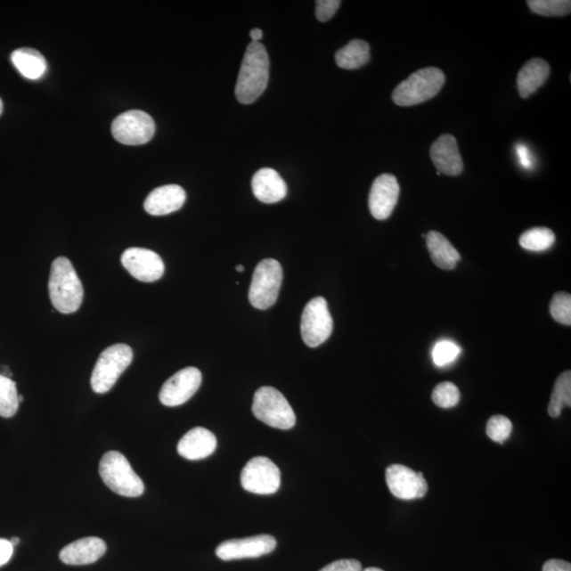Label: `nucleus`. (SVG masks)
I'll return each mask as SVG.
<instances>
[{"instance_id":"f257e3e1","label":"nucleus","mask_w":571,"mask_h":571,"mask_svg":"<svg viewBox=\"0 0 571 571\" xmlns=\"http://www.w3.org/2000/svg\"><path fill=\"white\" fill-rule=\"evenodd\" d=\"M269 69V55L264 45H249L235 87V95L240 103L252 104L261 97L268 86Z\"/></svg>"},{"instance_id":"f03ea898","label":"nucleus","mask_w":571,"mask_h":571,"mask_svg":"<svg viewBox=\"0 0 571 571\" xmlns=\"http://www.w3.org/2000/svg\"><path fill=\"white\" fill-rule=\"evenodd\" d=\"M49 296L54 308L61 314L76 313L81 307L84 290L81 280L69 259L55 258L51 265Z\"/></svg>"},{"instance_id":"7ed1b4c3","label":"nucleus","mask_w":571,"mask_h":571,"mask_svg":"<svg viewBox=\"0 0 571 571\" xmlns=\"http://www.w3.org/2000/svg\"><path fill=\"white\" fill-rule=\"evenodd\" d=\"M99 472L104 484L115 494L126 497L143 494L145 487L143 479L120 452L110 451L102 457Z\"/></svg>"},{"instance_id":"20e7f679","label":"nucleus","mask_w":571,"mask_h":571,"mask_svg":"<svg viewBox=\"0 0 571 571\" xmlns=\"http://www.w3.org/2000/svg\"><path fill=\"white\" fill-rule=\"evenodd\" d=\"M445 81V73L435 67L417 70L401 82L393 93L396 105L414 106L437 95Z\"/></svg>"},{"instance_id":"39448f33","label":"nucleus","mask_w":571,"mask_h":571,"mask_svg":"<svg viewBox=\"0 0 571 571\" xmlns=\"http://www.w3.org/2000/svg\"><path fill=\"white\" fill-rule=\"evenodd\" d=\"M133 358V349L126 344H115L106 348L95 363L90 379L94 392H110L115 387L118 379L132 364Z\"/></svg>"},{"instance_id":"423d86ee","label":"nucleus","mask_w":571,"mask_h":571,"mask_svg":"<svg viewBox=\"0 0 571 571\" xmlns=\"http://www.w3.org/2000/svg\"><path fill=\"white\" fill-rule=\"evenodd\" d=\"M252 412L265 425L290 429L296 426L297 417L290 403L278 389L264 387L254 395Z\"/></svg>"},{"instance_id":"0eeeda50","label":"nucleus","mask_w":571,"mask_h":571,"mask_svg":"<svg viewBox=\"0 0 571 571\" xmlns=\"http://www.w3.org/2000/svg\"><path fill=\"white\" fill-rule=\"evenodd\" d=\"M282 281V268L273 258L264 259L254 271L249 301L253 307L265 310L273 306Z\"/></svg>"},{"instance_id":"6e6552de","label":"nucleus","mask_w":571,"mask_h":571,"mask_svg":"<svg viewBox=\"0 0 571 571\" xmlns=\"http://www.w3.org/2000/svg\"><path fill=\"white\" fill-rule=\"evenodd\" d=\"M241 482L242 488L251 494H274L281 487V471L268 457H254L242 469Z\"/></svg>"},{"instance_id":"1a4fd4ad","label":"nucleus","mask_w":571,"mask_h":571,"mask_svg":"<svg viewBox=\"0 0 571 571\" xmlns=\"http://www.w3.org/2000/svg\"><path fill=\"white\" fill-rule=\"evenodd\" d=\"M333 322L326 299L322 297L311 299L305 307L301 321V332L305 344L318 347L330 339Z\"/></svg>"},{"instance_id":"9d476101","label":"nucleus","mask_w":571,"mask_h":571,"mask_svg":"<svg viewBox=\"0 0 571 571\" xmlns=\"http://www.w3.org/2000/svg\"><path fill=\"white\" fill-rule=\"evenodd\" d=\"M112 135L122 144L143 145L150 143L156 132L155 121L141 110H129L118 116L111 126Z\"/></svg>"},{"instance_id":"9b49d317","label":"nucleus","mask_w":571,"mask_h":571,"mask_svg":"<svg viewBox=\"0 0 571 571\" xmlns=\"http://www.w3.org/2000/svg\"><path fill=\"white\" fill-rule=\"evenodd\" d=\"M386 478L389 491L397 499L412 501L428 494V485L423 474L404 465L389 466Z\"/></svg>"},{"instance_id":"f8f14e48","label":"nucleus","mask_w":571,"mask_h":571,"mask_svg":"<svg viewBox=\"0 0 571 571\" xmlns=\"http://www.w3.org/2000/svg\"><path fill=\"white\" fill-rule=\"evenodd\" d=\"M201 371L196 367H186L163 384L159 394L161 404L166 406H179L189 401L200 389Z\"/></svg>"},{"instance_id":"ddd939ff","label":"nucleus","mask_w":571,"mask_h":571,"mask_svg":"<svg viewBox=\"0 0 571 571\" xmlns=\"http://www.w3.org/2000/svg\"><path fill=\"white\" fill-rule=\"evenodd\" d=\"M121 262L129 274L144 282L160 280L166 270L159 254L144 248L127 249L122 254Z\"/></svg>"},{"instance_id":"4468645a","label":"nucleus","mask_w":571,"mask_h":571,"mask_svg":"<svg viewBox=\"0 0 571 571\" xmlns=\"http://www.w3.org/2000/svg\"><path fill=\"white\" fill-rule=\"evenodd\" d=\"M276 545L278 542H276L274 536L269 534L229 540L224 541L216 548V556L223 561L259 558L269 555L275 550Z\"/></svg>"},{"instance_id":"2eb2a0df","label":"nucleus","mask_w":571,"mask_h":571,"mask_svg":"<svg viewBox=\"0 0 571 571\" xmlns=\"http://www.w3.org/2000/svg\"><path fill=\"white\" fill-rule=\"evenodd\" d=\"M400 194L397 178L391 174H382L371 185L369 206L376 219L384 220L391 216Z\"/></svg>"},{"instance_id":"dca6fc26","label":"nucleus","mask_w":571,"mask_h":571,"mask_svg":"<svg viewBox=\"0 0 571 571\" xmlns=\"http://www.w3.org/2000/svg\"><path fill=\"white\" fill-rule=\"evenodd\" d=\"M429 156L440 174L458 176L463 169V162L458 150L457 140L452 135H443L429 150Z\"/></svg>"},{"instance_id":"f3484780","label":"nucleus","mask_w":571,"mask_h":571,"mask_svg":"<svg viewBox=\"0 0 571 571\" xmlns=\"http://www.w3.org/2000/svg\"><path fill=\"white\" fill-rule=\"evenodd\" d=\"M185 200V191L181 186L163 185L151 192L144 201V208L152 216H163L180 210Z\"/></svg>"},{"instance_id":"a211bd4d","label":"nucleus","mask_w":571,"mask_h":571,"mask_svg":"<svg viewBox=\"0 0 571 571\" xmlns=\"http://www.w3.org/2000/svg\"><path fill=\"white\" fill-rule=\"evenodd\" d=\"M217 439L205 428H194L180 439L178 453L189 461H200L211 456L216 450Z\"/></svg>"},{"instance_id":"6ab92c4d","label":"nucleus","mask_w":571,"mask_h":571,"mask_svg":"<svg viewBox=\"0 0 571 571\" xmlns=\"http://www.w3.org/2000/svg\"><path fill=\"white\" fill-rule=\"evenodd\" d=\"M105 542L94 536L71 542L60 552L61 561L67 565H88L105 555Z\"/></svg>"},{"instance_id":"aec40b11","label":"nucleus","mask_w":571,"mask_h":571,"mask_svg":"<svg viewBox=\"0 0 571 571\" xmlns=\"http://www.w3.org/2000/svg\"><path fill=\"white\" fill-rule=\"evenodd\" d=\"M254 196L264 203L279 202L287 196V185L281 175L273 168L259 169L252 178Z\"/></svg>"},{"instance_id":"412c9836","label":"nucleus","mask_w":571,"mask_h":571,"mask_svg":"<svg viewBox=\"0 0 571 571\" xmlns=\"http://www.w3.org/2000/svg\"><path fill=\"white\" fill-rule=\"evenodd\" d=\"M551 66L542 59H533L526 63L518 75V89L521 98L527 99L544 85L550 77Z\"/></svg>"},{"instance_id":"4be33fe9","label":"nucleus","mask_w":571,"mask_h":571,"mask_svg":"<svg viewBox=\"0 0 571 571\" xmlns=\"http://www.w3.org/2000/svg\"><path fill=\"white\" fill-rule=\"evenodd\" d=\"M426 240L434 264L440 269L453 270L461 261V254L453 245L436 231L428 232Z\"/></svg>"},{"instance_id":"5701e85b","label":"nucleus","mask_w":571,"mask_h":571,"mask_svg":"<svg viewBox=\"0 0 571 571\" xmlns=\"http://www.w3.org/2000/svg\"><path fill=\"white\" fill-rule=\"evenodd\" d=\"M11 60L16 69L28 80H38L47 70V61L37 50L21 48L14 51Z\"/></svg>"},{"instance_id":"b1692460","label":"nucleus","mask_w":571,"mask_h":571,"mask_svg":"<svg viewBox=\"0 0 571 571\" xmlns=\"http://www.w3.org/2000/svg\"><path fill=\"white\" fill-rule=\"evenodd\" d=\"M370 59V45L362 39H353L336 54L337 65L347 70L358 69L369 63Z\"/></svg>"},{"instance_id":"393cba45","label":"nucleus","mask_w":571,"mask_h":571,"mask_svg":"<svg viewBox=\"0 0 571 571\" xmlns=\"http://www.w3.org/2000/svg\"><path fill=\"white\" fill-rule=\"evenodd\" d=\"M571 405V372L564 371L559 376L553 387L550 406H548V414L553 418L561 415L564 408H570Z\"/></svg>"},{"instance_id":"a878e982","label":"nucleus","mask_w":571,"mask_h":571,"mask_svg":"<svg viewBox=\"0 0 571 571\" xmlns=\"http://www.w3.org/2000/svg\"><path fill=\"white\" fill-rule=\"evenodd\" d=\"M556 241L553 231L548 228H534L524 232L519 239V245L525 250L541 252L548 250Z\"/></svg>"},{"instance_id":"bb28decb","label":"nucleus","mask_w":571,"mask_h":571,"mask_svg":"<svg viewBox=\"0 0 571 571\" xmlns=\"http://www.w3.org/2000/svg\"><path fill=\"white\" fill-rule=\"evenodd\" d=\"M19 394L12 379L0 375V416L11 418L19 410Z\"/></svg>"},{"instance_id":"cd10ccee","label":"nucleus","mask_w":571,"mask_h":571,"mask_svg":"<svg viewBox=\"0 0 571 571\" xmlns=\"http://www.w3.org/2000/svg\"><path fill=\"white\" fill-rule=\"evenodd\" d=\"M528 7L542 16H565L570 14L569 0H528Z\"/></svg>"},{"instance_id":"c85d7f7f","label":"nucleus","mask_w":571,"mask_h":571,"mask_svg":"<svg viewBox=\"0 0 571 571\" xmlns=\"http://www.w3.org/2000/svg\"><path fill=\"white\" fill-rule=\"evenodd\" d=\"M432 399L441 409L454 408L460 403V389L452 382L440 383L434 388Z\"/></svg>"},{"instance_id":"c756f323","label":"nucleus","mask_w":571,"mask_h":571,"mask_svg":"<svg viewBox=\"0 0 571 571\" xmlns=\"http://www.w3.org/2000/svg\"><path fill=\"white\" fill-rule=\"evenodd\" d=\"M512 428V422L509 418L502 415H495L490 418L485 432H487L491 440L495 441L497 444H504L510 437Z\"/></svg>"},{"instance_id":"7c9ffc66","label":"nucleus","mask_w":571,"mask_h":571,"mask_svg":"<svg viewBox=\"0 0 571 571\" xmlns=\"http://www.w3.org/2000/svg\"><path fill=\"white\" fill-rule=\"evenodd\" d=\"M552 318L563 325H571V296L567 292H558L551 303Z\"/></svg>"},{"instance_id":"2f4dec72","label":"nucleus","mask_w":571,"mask_h":571,"mask_svg":"<svg viewBox=\"0 0 571 571\" xmlns=\"http://www.w3.org/2000/svg\"><path fill=\"white\" fill-rule=\"evenodd\" d=\"M461 350V347L454 342L449 340L439 341L435 344L432 350L434 363L439 367L453 363L458 355H460Z\"/></svg>"},{"instance_id":"473e14b6","label":"nucleus","mask_w":571,"mask_h":571,"mask_svg":"<svg viewBox=\"0 0 571 571\" xmlns=\"http://www.w3.org/2000/svg\"><path fill=\"white\" fill-rule=\"evenodd\" d=\"M315 16L322 22H325L332 19L333 15L337 13L340 8V0H318L315 3Z\"/></svg>"},{"instance_id":"72a5a7b5","label":"nucleus","mask_w":571,"mask_h":571,"mask_svg":"<svg viewBox=\"0 0 571 571\" xmlns=\"http://www.w3.org/2000/svg\"><path fill=\"white\" fill-rule=\"evenodd\" d=\"M320 571H362V564L357 559H339Z\"/></svg>"},{"instance_id":"f704fd0d","label":"nucleus","mask_w":571,"mask_h":571,"mask_svg":"<svg viewBox=\"0 0 571 571\" xmlns=\"http://www.w3.org/2000/svg\"><path fill=\"white\" fill-rule=\"evenodd\" d=\"M516 152L518 155V160L521 166L526 169L533 168L534 161L533 154L529 151L528 147L525 144L518 143L516 145Z\"/></svg>"},{"instance_id":"c9c22d12","label":"nucleus","mask_w":571,"mask_h":571,"mask_svg":"<svg viewBox=\"0 0 571 571\" xmlns=\"http://www.w3.org/2000/svg\"><path fill=\"white\" fill-rule=\"evenodd\" d=\"M14 552V546L10 540L0 539V567L7 564Z\"/></svg>"},{"instance_id":"e433bc0d","label":"nucleus","mask_w":571,"mask_h":571,"mask_svg":"<svg viewBox=\"0 0 571 571\" xmlns=\"http://www.w3.org/2000/svg\"><path fill=\"white\" fill-rule=\"evenodd\" d=\"M542 571H571V565L563 559H552L544 564Z\"/></svg>"},{"instance_id":"4c0bfd02","label":"nucleus","mask_w":571,"mask_h":571,"mask_svg":"<svg viewBox=\"0 0 571 571\" xmlns=\"http://www.w3.org/2000/svg\"><path fill=\"white\" fill-rule=\"evenodd\" d=\"M250 37L252 38V43H261L263 38V31L261 29H253L250 31Z\"/></svg>"},{"instance_id":"58836bf2","label":"nucleus","mask_w":571,"mask_h":571,"mask_svg":"<svg viewBox=\"0 0 571 571\" xmlns=\"http://www.w3.org/2000/svg\"><path fill=\"white\" fill-rule=\"evenodd\" d=\"M0 375L10 378V379H11V376H12V374H11L9 367L5 365L0 366Z\"/></svg>"},{"instance_id":"ea45409f","label":"nucleus","mask_w":571,"mask_h":571,"mask_svg":"<svg viewBox=\"0 0 571 571\" xmlns=\"http://www.w3.org/2000/svg\"><path fill=\"white\" fill-rule=\"evenodd\" d=\"M10 542H11V544H12L13 546H16L17 544H19L20 540L19 538H12L10 540Z\"/></svg>"},{"instance_id":"a19ab883","label":"nucleus","mask_w":571,"mask_h":571,"mask_svg":"<svg viewBox=\"0 0 571 571\" xmlns=\"http://www.w3.org/2000/svg\"><path fill=\"white\" fill-rule=\"evenodd\" d=\"M235 269H236V271H239V273H244V271H245V267L242 265H237V267Z\"/></svg>"},{"instance_id":"79ce46f5","label":"nucleus","mask_w":571,"mask_h":571,"mask_svg":"<svg viewBox=\"0 0 571 571\" xmlns=\"http://www.w3.org/2000/svg\"><path fill=\"white\" fill-rule=\"evenodd\" d=\"M362 571H384V570H382L380 568H376V567H370V568H366V569L362 570Z\"/></svg>"},{"instance_id":"37998d69","label":"nucleus","mask_w":571,"mask_h":571,"mask_svg":"<svg viewBox=\"0 0 571 571\" xmlns=\"http://www.w3.org/2000/svg\"><path fill=\"white\" fill-rule=\"evenodd\" d=\"M3 110H4V104H3L2 99H0V115L3 114Z\"/></svg>"},{"instance_id":"c03bdc74","label":"nucleus","mask_w":571,"mask_h":571,"mask_svg":"<svg viewBox=\"0 0 571 571\" xmlns=\"http://www.w3.org/2000/svg\"><path fill=\"white\" fill-rule=\"evenodd\" d=\"M24 401V396L19 395V403L21 404Z\"/></svg>"}]
</instances>
